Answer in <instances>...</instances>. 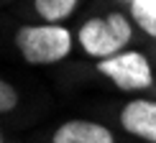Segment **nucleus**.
I'll use <instances>...</instances> for the list:
<instances>
[{
	"mask_svg": "<svg viewBox=\"0 0 156 143\" xmlns=\"http://www.w3.org/2000/svg\"><path fill=\"white\" fill-rule=\"evenodd\" d=\"M16 46L28 64H56L72 51V36L64 26H21Z\"/></svg>",
	"mask_w": 156,
	"mask_h": 143,
	"instance_id": "nucleus-1",
	"label": "nucleus"
},
{
	"mask_svg": "<svg viewBox=\"0 0 156 143\" xmlns=\"http://www.w3.org/2000/svg\"><path fill=\"white\" fill-rule=\"evenodd\" d=\"M131 41V23L123 13H110L105 18H90L80 28V44L84 54L95 59H108Z\"/></svg>",
	"mask_w": 156,
	"mask_h": 143,
	"instance_id": "nucleus-2",
	"label": "nucleus"
},
{
	"mask_svg": "<svg viewBox=\"0 0 156 143\" xmlns=\"http://www.w3.org/2000/svg\"><path fill=\"white\" fill-rule=\"evenodd\" d=\"M97 72L105 74L110 82H115V87H120V89H146L154 82L151 64L138 51H126V54L100 59Z\"/></svg>",
	"mask_w": 156,
	"mask_h": 143,
	"instance_id": "nucleus-3",
	"label": "nucleus"
},
{
	"mask_svg": "<svg viewBox=\"0 0 156 143\" xmlns=\"http://www.w3.org/2000/svg\"><path fill=\"white\" fill-rule=\"evenodd\" d=\"M120 125L131 135H138L148 143H156V102L151 100H133L123 107Z\"/></svg>",
	"mask_w": 156,
	"mask_h": 143,
	"instance_id": "nucleus-4",
	"label": "nucleus"
},
{
	"mask_svg": "<svg viewBox=\"0 0 156 143\" xmlns=\"http://www.w3.org/2000/svg\"><path fill=\"white\" fill-rule=\"evenodd\" d=\"M51 143H115V138L100 123L69 120L64 125H59V131L54 133Z\"/></svg>",
	"mask_w": 156,
	"mask_h": 143,
	"instance_id": "nucleus-5",
	"label": "nucleus"
},
{
	"mask_svg": "<svg viewBox=\"0 0 156 143\" xmlns=\"http://www.w3.org/2000/svg\"><path fill=\"white\" fill-rule=\"evenodd\" d=\"M34 8L46 23H56L77 8V0H34Z\"/></svg>",
	"mask_w": 156,
	"mask_h": 143,
	"instance_id": "nucleus-6",
	"label": "nucleus"
},
{
	"mask_svg": "<svg viewBox=\"0 0 156 143\" xmlns=\"http://www.w3.org/2000/svg\"><path fill=\"white\" fill-rule=\"evenodd\" d=\"M18 105V92L16 87H10L8 82L0 79V113H10Z\"/></svg>",
	"mask_w": 156,
	"mask_h": 143,
	"instance_id": "nucleus-7",
	"label": "nucleus"
},
{
	"mask_svg": "<svg viewBox=\"0 0 156 143\" xmlns=\"http://www.w3.org/2000/svg\"><path fill=\"white\" fill-rule=\"evenodd\" d=\"M136 23H138L148 36L156 38V16H151V18H136Z\"/></svg>",
	"mask_w": 156,
	"mask_h": 143,
	"instance_id": "nucleus-8",
	"label": "nucleus"
},
{
	"mask_svg": "<svg viewBox=\"0 0 156 143\" xmlns=\"http://www.w3.org/2000/svg\"><path fill=\"white\" fill-rule=\"evenodd\" d=\"M0 143H3V133H0Z\"/></svg>",
	"mask_w": 156,
	"mask_h": 143,
	"instance_id": "nucleus-9",
	"label": "nucleus"
}]
</instances>
